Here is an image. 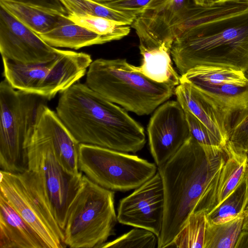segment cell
Instances as JSON below:
<instances>
[{"label":"cell","instance_id":"1","mask_svg":"<svg viewBox=\"0 0 248 248\" xmlns=\"http://www.w3.org/2000/svg\"><path fill=\"white\" fill-rule=\"evenodd\" d=\"M228 155V142L223 147H204L191 136L171 158L158 167L164 194L158 248L170 246Z\"/></svg>","mask_w":248,"mask_h":248},{"label":"cell","instance_id":"2","mask_svg":"<svg viewBox=\"0 0 248 248\" xmlns=\"http://www.w3.org/2000/svg\"><path fill=\"white\" fill-rule=\"evenodd\" d=\"M56 110L79 143L126 153H136L145 144L143 127L86 84L77 82L61 93Z\"/></svg>","mask_w":248,"mask_h":248},{"label":"cell","instance_id":"3","mask_svg":"<svg viewBox=\"0 0 248 248\" xmlns=\"http://www.w3.org/2000/svg\"><path fill=\"white\" fill-rule=\"evenodd\" d=\"M171 56L181 75L199 65L248 69V12L189 28L174 40Z\"/></svg>","mask_w":248,"mask_h":248},{"label":"cell","instance_id":"4","mask_svg":"<svg viewBox=\"0 0 248 248\" xmlns=\"http://www.w3.org/2000/svg\"><path fill=\"white\" fill-rule=\"evenodd\" d=\"M125 59H97L86 84L108 100L138 115H148L174 94L175 86L155 82L136 71Z\"/></svg>","mask_w":248,"mask_h":248},{"label":"cell","instance_id":"5","mask_svg":"<svg viewBox=\"0 0 248 248\" xmlns=\"http://www.w3.org/2000/svg\"><path fill=\"white\" fill-rule=\"evenodd\" d=\"M114 192L83 175L67 211L64 243L71 248H99L115 234Z\"/></svg>","mask_w":248,"mask_h":248},{"label":"cell","instance_id":"6","mask_svg":"<svg viewBox=\"0 0 248 248\" xmlns=\"http://www.w3.org/2000/svg\"><path fill=\"white\" fill-rule=\"evenodd\" d=\"M46 99L14 88L5 78L0 83V167L14 173L28 170L24 144L29 131L46 105Z\"/></svg>","mask_w":248,"mask_h":248},{"label":"cell","instance_id":"7","mask_svg":"<svg viewBox=\"0 0 248 248\" xmlns=\"http://www.w3.org/2000/svg\"><path fill=\"white\" fill-rule=\"evenodd\" d=\"M28 170L36 177L50 210L63 231L69 205L79 188L83 173L73 175L57 159L50 139L37 120L25 140Z\"/></svg>","mask_w":248,"mask_h":248},{"label":"cell","instance_id":"8","mask_svg":"<svg viewBox=\"0 0 248 248\" xmlns=\"http://www.w3.org/2000/svg\"><path fill=\"white\" fill-rule=\"evenodd\" d=\"M2 59L5 78L14 88L47 100L78 82L93 62L88 54L62 49L53 60L37 64H17Z\"/></svg>","mask_w":248,"mask_h":248},{"label":"cell","instance_id":"9","mask_svg":"<svg viewBox=\"0 0 248 248\" xmlns=\"http://www.w3.org/2000/svg\"><path fill=\"white\" fill-rule=\"evenodd\" d=\"M80 171L97 185L112 191L134 189L153 177L155 163L137 155L80 143L78 157Z\"/></svg>","mask_w":248,"mask_h":248},{"label":"cell","instance_id":"10","mask_svg":"<svg viewBox=\"0 0 248 248\" xmlns=\"http://www.w3.org/2000/svg\"><path fill=\"white\" fill-rule=\"evenodd\" d=\"M0 192L17 213L35 231L47 248H63V231L59 226L33 173L0 170Z\"/></svg>","mask_w":248,"mask_h":248},{"label":"cell","instance_id":"11","mask_svg":"<svg viewBox=\"0 0 248 248\" xmlns=\"http://www.w3.org/2000/svg\"><path fill=\"white\" fill-rule=\"evenodd\" d=\"M151 154L159 167L165 163L191 136L184 110L176 100L157 108L147 126Z\"/></svg>","mask_w":248,"mask_h":248},{"label":"cell","instance_id":"12","mask_svg":"<svg viewBox=\"0 0 248 248\" xmlns=\"http://www.w3.org/2000/svg\"><path fill=\"white\" fill-rule=\"evenodd\" d=\"M164 212L163 185L157 170L153 177L120 200L117 217L120 223L149 230L158 237Z\"/></svg>","mask_w":248,"mask_h":248},{"label":"cell","instance_id":"13","mask_svg":"<svg viewBox=\"0 0 248 248\" xmlns=\"http://www.w3.org/2000/svg\"><path fill=\"white\" fill-rule=\"evenodd\" d=\"M59 49L52 47L35 32L0 8V51L2 57L24 65L53 60Z\"/></svg>","mask_w":248,"mask_h":248},{"label":"cell","instance_id":"14","mask_svg":"<svg viewBox=\"0 0 248 248\" xmlns=\"http://www.w3.org/2000/svg\"><path fill=\"white\" fill-rule=\"evenodd\" d=\"M190 0H150L131 27L147 48L158 47L166 41L169 29L178 19Z\"/></svg>","mask_w":248,"mask_h":248},{"label":"cell","instance_id":"15","mask_svg":"<svg viewBox=\"0 0 248 248\" xmlns=\"http://www.w3.org/2000/svg\"><path fill=\"white\" fill-rule=\"evenodd\" d=\"M177 101L200 121L221 142L229 140V127L222 113L199 89L186 81H181L175 88Z\"/></svg>","mask_w":248,"mask_h":248},{"label":"cell","instance_id":"16","mask_svg":"<svg viewBox=\"0 0 248 248\" xmlns=\"http://www.w3.org/2000/svg\"><path fill=\"white\" fill-rule=\"evenodd\" d=\"M228 145L229 155L224 165L194 211L207 213L211 210L230 195L246 176L248 170V154L235 151L229 141Z\"/></svg>","mask_w":248,"mask_h":248},{"label":"cell","instance_id":"17","mask_svg":"<svg viewBox=\"0 0 248 248\" xmlns=\"http://www.w3.org/2000/svg\"><path fill=\"white\" fill-rule=\"evenodd\" d=\"M38 123L49 137L57 159L68 173L78 175V157L80 143L58 117L46 105L41 110Z\"/></svg>","mask_w":248,"mask_h":248},{"label":"cell","instance_id":"18","mask_svg":"<svg viewBox=\"0 0 248 248\" xmlns=\"http://www.w3.org/2000/svg\"><path fill=\"white\" fill-rule=\"evenodd\" d=\"M0 248H47L0 192Z\"/></svg>","mask_w":248,"mask_h":248},{"label":"cell","instance_id":"19","mask_svg":"<svg viewBox=\"0 0 248 248\" xmlns=\"http://www.w3.org/2000/svg\"><path fill=\"white\" fill-rule=\"evenodd\" d=\"M0 7L37 34L70 22L68 14L57 10L12 1L0 0Z\"/></svg>","mask_w":248,"mask_h":248},{"label":"cell","instance_id":"20","mask_svg":"<svg viewBox=\"0 0 248 248\" xmlns=\"http://www.w3.org/2000/svg\"><path fill=\"white\" fill-rule=\"evenodd\" d=\"M172 43L164 42L159 46L153 48L139 45L142 63L139 66L133 65V69L155 82L177 86L181 76L173 67L170 57Z\"/></svg>","mask_w":248,"mask_h":248},{"label":"cell","instance_id":"21","mask_svg":"<svg viewBox=\"0 0 248 248\" xmlns=\"http://www.w3.org/2000/svg\"><path fill=\"white\" fill-rule=\"evenodd\" d=\"M49 46L74 49L109 42L106 37L71 21L38 34Z\"/></svg>","mask_w":248,"mask_h":248},{"label":"cell","instance_id":"22","mask_svg":"<svg viewBox=\"0 0 248 248\" xmlns=\"http://www.w3.org/2000/svg\"><path fill=\"white\" fill-rule=\"evenodd\" d=\"M181 81H186L196 87L225 83H248L245 73L234 69L212 65L195 66L181 75Z\"/></svg>","mask_w":248,"mask_h":248},{"label":"cell","instance_id":"23","mask_svg":"<svg viewBox=\"0 0 248 248\" xmlns=\"http://www.w3.org/2000/svg\"><path fill=\"white\" fill-rule=\"evenodd\" d=\"M248 202L247 174L236 188L222 202L206 213L207 223L220 224L244 216Z\"/></svg>","mask_w":248,"mask_h":248},{"label":"cell","instance_id":"24","mask_svg":"<svg viewBox=\"0 0 248 248\" xmlns=\"http://www.w3.org/2000/svg\"><path fill=\"white\" fill-rule=\"evenodd\" d=\"M59 0L68 14L102 17L129 26L140 13L137 11L117 10L94 0Z\"/></svg>","mask_w":248,"mask_h":248},{"label":"cell","instance_id":"25","mask_svg":"<svg viewBox=\"0 0 248 248\" xmlns=\"http://www.w3.org/2000/svg\"><path fill=\"white\" fill-rule=\"evenodd\" d=\"M206 225L205 212H193L176 235L170 248H204Z\"/></svg>","mask_w":248,"mask_h":248},{"label":"cell","instance_id":"26","mask_svg":"<svg viewBox=\"0 0 248 248\" xmlns=\"http://www.w3.org/2000/svg\"><path fill=\"white\" fill-rule=\"evenodd\" d=\"M244 216L220 224L207 223L204 248H234L242 231Z\"/></svg>","mask_w":248,"mask_h":248},{"label":"cell","instance_id":"27","mask_svg":"<svg viewBox=\"0 0 248 248\" xmlns=\"http://www.w3.org/2000/svg\"><path fill=\"white\" fill-rule=\"evenodd\" d=\"M68 17L73 22L107 38L109 42L122 39L131 30L129 25L102 17L68 14Z\"/></svg>","mask_w":248,"mask_h":248},{"label":"cell","instance_id":"28","mask_svg":"<svg viewBox=\"0 0 248 248\" xmlns=\"http://www.w3.org/2000/svg\"><path fill=\"white\" fill-rule=\"evenodd\" d=\"M158 237L153 232L136 228L114 240L107 242L99 248H155L157 247Z\"/></svg>","mask_w":248,"mask_h":248},{"label":"cell","instance_id":"29","mask_svg":"<svg viewBox=\"0 0 248 248\" xmlns=\"http://www.w3.org/2000/svg\"><path fill=\"white\" fill-rule=\"evenodd\" d=\"M229 142L238 152H248V104L231 117Z\"/></svg>","mask_w":248,"mask_h":248},{"label":"cell","instance_id":"30","mask_svg":"<svg viewBox=\"0 0 248 248\" xmlns=\"http://www.w3.org/2000/svg\"><path fill=\"white\" fill-rule=\"evenodd\" d=\"M191 136L202 146L223 147V144L200 121L187 110H184Z\"/></svg>","mask_w":248,"mask_h":248},{"label":"cell","instance_id":"31","mask_svg":"<svg viewBox=\"0 0 248 248\" xmlns=\"http://www.w3.org/2000/svg\"><path fill=\"white\" fill-rule=\"evenodd\" d=\"M150 0H113L105 2L107 6L117 10L137 11L141 12L142 8Z\"/></svg>","mask_w":248,"mask_h":248},{"label":"cell","instance_id":"32","mask_svg":"<svg viewBox=\"0 0 248 248\" xmlns=\"http://www.w3.org/2000/svg\"><path fill=\"white\" fill-rule=\"evenodd\" d=\"M43 8L58 11L68 14L59 0H11Z\"/></svg>","mask_w":248,"mask_h":248},{"label":"cell","instance_id":"33","mask_svg":"<svg viewBox=\"0 0 248 248\" xmlns=\"http://www.w3.org/2000/svg\"><path fill=\"white\" fill-rule=\"evenodd\" d=\"M234 248H248V231H242Z\"/></svg>","mask_w":248,"mask_h":248},{"label":"cell","instance_id":"34","mask_svg":"<svg viewBox=\"0 0 248 248\" xmlns=\"http://www.w3.org/2000/svg\"><path fill=\"white\" fill-rule=\"evenodd\" d=\"M193 2L199 6H208L212 5L214 2V0H192Z\"/></svg>","mask_w":248,"mask_h":248},{"label":"cell","instance_id":"35","mask_svg":"<svg viewBox=\"0 0 248 248\" xmlns=\"http://www.w3.org/2000/svg\"><path fill=\"white\" fill-rule=\"evenodd\" d=\"M242 230L248 231V211L245 213L244 216Z\"/></svg>","mask_w":248,"mask_h":248},{"label":"cell","instance_id":"36","mask_svg":"<svg viewBox=\"0 0 248 248\" xmlns=\"http://www.w3.org/2000/svg\"><path fill=\"white\" fill-rule=\"evenodd\" d=\"M95 0L98 2H105L112 1L113 0Z\"/></svg>","mask_w":248,"mask_h":248},{"label":"cell","instance_id":"37","mask_svg":"<svg viewBox=\"0 0 248 248\" xmlns=\"http://www.w3.org/2000/svg\"><path fill=\"white\" fill-rule=\"evenodd\" d=\"M247 179H248V171H247ZM248 211V205H247V208H246V212L245 213Z\"/></svg>","mask_w":248,"mask_h":248},{"label":"cell","instance_id":"38","mask_svg":"<svg viewBox=\"0 0 248 248\" xmlns=\"http://www.w3.org/2000/svg\"><path fill=\"white\" fill-rule=\"evenodd\" d=\"M224 0H214V2H221V1H224Z\"/></svg>","mask_w":248,"mask_h":248},{"label":"cell","instance_id":"39","mask_svg":"<svg viewBox=\"0 0 248 248\" xmlns=\"http://www.w3.org/2000/svg\"><path fill=\"white\" fill-rule=\"evenodd\" d=\"M245 73L246 77L248 78V69L246 71Z\"/></svg>","mask_w":248,"mask_h":248},{"label":"cell","instance_id":"40","mask_svg":"<svg viewBox=\"0 0 248 248\" xmlns=\"http://www.w3.org/2000/svg\"><path fill=\"white\" fill-rule=\"evenodd\" d=\"M247 154H248V153H247Z\"/></svg>","mask_w":248,"mask_h":248}]
</instances>
